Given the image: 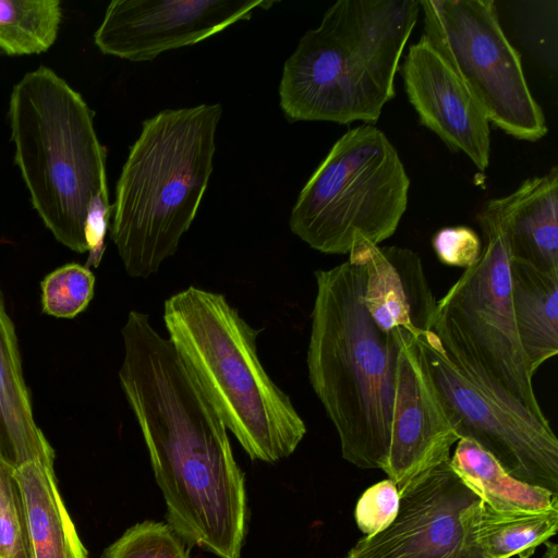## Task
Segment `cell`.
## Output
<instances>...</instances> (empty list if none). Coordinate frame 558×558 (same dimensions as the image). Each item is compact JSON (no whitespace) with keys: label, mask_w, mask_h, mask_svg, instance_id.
I'll use <instances>...</instances> for the list:
<instances>
[{"label":"cell","mask_w":558,"mask_h":558,"mask_svg":"<svg viewBox=\"0 0 558 558\" xmlns=\"http://www.w3.org/2000/svg\"><path fill=\"white\" fill-rule=\"evenodd\" d=\"M43 312L58 318H73L94 296L95 276L87 266L65 264L40 283Z\"/></svg>","instance_id":"23"},{"label":"cell","mask_w":558,"mask_h":558,"mask_svg":"<svg viewBox=\"0 0 558 558\" xmlns=\"http://www.w3.org/2000/svg\"><path fill=\"white\" fill-rule=\"evenodd\" d=\"M308 378L344 460L384 470L395 403L396 329L380 330L363 303L364 271L349 260L315 271Z\"/></svg>","instance_id":"2"},{"label":"cell","mask_w":558,"mask_h":558,"mask_svg":"<svg viewBox=\"0 0 558 558\" xmlns=\"http://www.w3.org/2000/svg\"><path fill=\"white\" fill-rule=\"evenodd\" d=\"M511 301L532 376L558 353V271L510 258Z\"/></svg>","instance_id":"18"},{"label":"cell","mask_w":558,"mask_h":558,"mask_svg":"<svg viewBox=\"0 0 558 558\" xmlns=\"http://www.w3.org/2000/svg\"><path fill=\"white\" fill-rule=\"evenodd\" d=\"M163 322L168 339L248 457L274 463L292 454L306 425L260 363V330L223 294L194 286L166 300Z\"/></svg>","instance_id":"5"},{"label":"cell","mask_w":558,"mask_h":558,"mask_svg":"<svg viewBox=\"0 0 558 558\" xmlns=\"http://www.w3.org/2000/svg\"><path fill=\"white\" fill-rule=\"evenodd\" d=\"M121 335L119 380L165 498L167 524L186 545L240 558L245 481L219 411L147 314L131 311Z\"/></svg>","instance_id":"1"},{"label":"cell","mask_w":558,"mask_h":558,"mask_svg":"<svg viewBox=\"0 0 558 558\" xmlns=\"http://www.w3.org/2000/svg\"><path fill=\"white\" fill-rule=\"evenodd\" d=\"M62 21L59 0H0V51L38 54L56 41Z\"/></svg>","instance_id":"22"},{"label":"cell","mask_w":558,"mask_h":558,"mask_svg":"<svg viewBox=\"0 0 558 558\" xmlns=\"http://www.w3.org/2000/svg\"><path fill=\"white\" fill-rule=\"evenodd\" d=\"M420 11V0L336 1L283 64L286 118L376 122L396 96L395 77Z\"/></svg>","instance_id":"3"},{"label":"cell","mask_w":558,"mask_h":558,"mask_svg":"<svg viewBox=\"0 0 558 558\" xmlns=\"http://www.w3.org/2000/svg\"><path fill=\"white\" fill-rule=\"evenodd\" d=\"M400 70L420 123L484 171L490 158L486 113L424 35L410 46Z\"/></svg>","instance_id":"14"},{"label":"cell","mask_w":558,"mask_h":558,"mask_svg":"<svg viewBox=\"0 0 558 558\" xmlns=\"http://www.w3.org/2000/svg\"><path fill=\"white\" fill-rule=\"evenodd\" d=\"M8 118L14 162L34 209L58 242L86 253L88 210L95 197L109 194L94 111L66 81L40 65L14 85Z\"/></svg>","instance_id":"6"},{"label":"cell","mask_w":558,"mask_h":558,"mask_svg":"<svg viewBox=\"0 0 558 558\" xmlns=\"http://www.w3.org/2000/svg\"><path fill=\"white\" fill-rule=\"evenodd\" d=\"M264 0H113L94 34L96 47L120 59L150 61L168 50L192 46L234 23L250 20Z\"/></svg>","instance_id":"12"},{"label":"cell","mask_w":558,"mask_h":558,"mask_svg":"<svg viewBox=\"0 0 558 558\" xmlns=\"http://www.w3.org/2000/svg\"><path fill=\"white\" fill-rule=\"evenodd\" d=\"M185 545L168 524L144 521L129 527L100 558H190Z\"/></svg>","instance_id":"24"},{"label":"cell","mask_w":558,"mask_h":558,"mask_svg":"<svg viewBox=\"0 0 558 558\" xmlns=\"http://www.w3.org/2000/svg\"><path fill=\"white\" fill-rule=\"evenodd\" d=\"M558 507L545 511H497L482 502L476 538L486 558H529L536 547L554 536Z\"/></svg>","instance_id":"21"},{"label":"cell","mask_w":558,"mask_h":558,"mask_svg":"<svg viewBox=\"0 0 558 558\" xmlns=\"http://www.w3.org/2000/svg\"><path fill=\"white\" fill-rule=\"evenodd\" d=\"M348 260L363 268V303L380 330L402 328L416 337L432 329L437 301L416 252L356 236Z\"/></svg>","instance_id":"15"},{"label":"cell","mask_w":558,"mask_h":558,"mask_svg":"<svg viewBox=\"0 0 558 558\" xmlns=\"http://www.w3.org/2000/svg\"><path fill=\"white\" fill-rule=\"evenodd\" d=\"M545 547L544 558H558V546L556 543L546 542Z\"/></svg>","instance_id":"28"},{"label":"cell","mask_w":558,"mask_h":558,"mask_svg":"<svg viewBox=\"0 0 558 558\" xmlns=\"http://www.w3.org/2000/svg\"><path fill=\"white\" fill-rule=\"evenodd\" d=\"M424 36L465 84L494 126L521 141L547 134L521 56L507 38L494 0H420Z\"/></svg>","instance_id":"9"},{"label":"cell","mask_w":558,"mask_h":558,"mask_svg":"<svg viewBox=\"0 0 558 558\" xmlns=\"http://www.w3.org/2000/svg\"><path fill=\"white\" fill-rule=\"evenodd\" d=\"M484 245L437 308L456 327L485 371L537 417L548 420L536 398L511 301L510 254L490 199L476 216Z\"/></svg>","instance_id":"10"},{"label":"cell","mask_w":558,"mask_h":558,"mask_svg":"<svg viewBox=\"0 0 558 558\" xmlns=\"http://www.w3.org/2000/svg\"><path fill=\"white\" fill-rule=\"evenodd\" d=\"M400 504L397 485L389 478L368 487L354 509V519L364 536H373L387 529L395 520Z\"/></svg>","instance_id":"26"},{"label":"cell","mask_w":558,"mask_h":558,"mask_svg":"<svg viewBox=\"0 0 558 558\" xmlns=\"http://www.w3.org/2000/svg\"><path fill=\"white\" fill-rule=\"evenodd\" d=\"M510 258L558 271V168L524 180L509 195L490 199Z\"/></svg>","instance_id":"16"},{"label":"cell","mask_w":558,"mask_h":558,"mask_svg":"<svg viewBox=\"0 0 558 558\" xmlns=\"http://www.w3.org/2000/svg\"><path fill=\"white\" fill-rule=\"evenodd\" d=\"M54 457L34 417L15 325L0 288V460L16 470L31 462L53 466Z\"/></svg>","instance_id":"17"},{"label":"cell","mask_w":558,"mask_h":558,"mask_svg":"<svg viewBox=\"0 0 558 558\" xmlns=\"http://www.w3.org/2000/svg\"><path fill=\"white\" fill-rule=\"evenodd\" d=\"M410 178L387 135L373 124L350 129L301 190L290 229L312 248L349 254L356 236L378 245L407 210Z\"/></svg>","instance_id":"7"},{"label":"cell","mask_w":558,"mask_h":558,"mask_svg":"<svg viewBox=\"0 0 558 558\" xmlns=\"http://www.w3.org/2000/svg\"><path fill=\"white\" fill-rule=\"evenodd\" d=\"M415 340L459 437L475 441L517 480L558 495V439L549 421L485 371L438 308L432 329Z\"/></svg>","instance_id":"8"},{"label":"cell","mask_w":558,"mask_h":558,"mask_svg":"<svg viewBox=\"0 0 558 558\" xmlns=\"http://www.w3.org/2000/svg\"><path fill=\"white\" fill-rule=\"evenodd\" d=\"M0 558H32L26 508L14 469L0 460Z\"/></svg>","instance_id":"25"},{"label":"cell","mask_w":558,"mask_h":558,"mask_svg":"<svg viewBox=\"0 0 558 558\" xmlns=\"http://www.w3.org/2000/svg\"><path fill=\"white\" fill-rule=\"evenodd\" d=\"M28 522L32 558H88L57 485L53 466L31 462L14 470Z\"/></svg>","instance_id":"19"},{"label":"cell","mask_w":558,"mask_h":558,"mask_svg":"<svg viewBox=\"0 0 558 558\" xmlns=\"http://www.w3.org/2000/svg\"><path fill=\"white\" fill-rule=\"evenodd\" d=\"M398 357L388 458L383 470L402 489L448 461L460 439L435 389L415 337L396 329Z\"/></svg>","instance_id":"13"},{"label":"cell","mask_w":558,"mask_h":558,"mask_svg":"<svg viewBox=\"0 0 558 558\" xmlns=\"http://www.w3.org/2000/svg\"><path fill=\"white\" fill-rule=\"evenodd\" d=\"M432 245L442 264L464 269L478 260L483 248L478 234L466 226L439 229L432 239Z\"/></svg>","instance_id":"27"},{"label":"cell","mask_w":558,"mask_h":558,"mask_svg":"<svg viewBox=\"0 0 558 558\" xmlns=\"http://www.w3.org/2000/svg\"><path fill=\"white\" fill-rule=\"evenodd\" d=\"M220 104L166 109L143 121L116 185L110 236L129 276L174 255L214 170Z\"/></svg>","instance_id":"4"},{"label":"cell","mask_w":558,"mask_h":558,"mask_svg":"<svg viewBox=\"0 0 558 558\" xmlns=\"http://www.w3.org/2000/svg\"><path fill=\"white\" fill-rule=\"evenodd\" d=\"M449 460L400 489L391 524L360 538L344 558H486L476 538L483 501Z\"/></svg>","instance_id":"11"},{"label":"cell","mask_w":558,"mask_h":558,"mask_svg":"<svg viewBox=\"0 0 558 558\" xmlns=\"http://www.w3.org/2000/svg\"><path fill=\"white\" fill-rule=\"evenodd\" d=\"M449 464L465 486L497 511H545L558 507V495L517 480L472 439L457 441Z\"/></svg>","instance_id":"20"}]
</instances>
